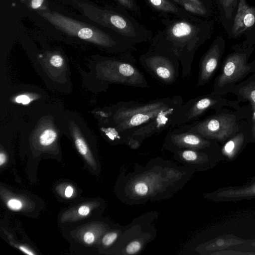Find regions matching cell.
<instances>
[{
	"instance_id": "36",
	"label": "cell",
	"mask_w": 255,
	"mask_h": 255,
	"mask_svg": "<svg viewBox=\"0 0 255 255\" xmlns=\"http://www.w3.org/2000/svg\"><path fill=\"white\" fill-rule=\"evenodd\" d=\"M188 0L191 1L200 6L206 7L204 3L200 0Z\"/></svg>"
},
{
	"instance_id": "29",
	"label": "cell",
	"mask_w": 255,
	"mask_h": 255,
	"mask_svg": "<svg viewBox=\"0 0 255 255\" xmlns=\"http://www.w3.org/2000/svg\"><path fill=\"white\" fill-rule=\"evenodd\" d=\"M91 208L87 205H83L81 206L78 209L77 212L80 216H87L90 212Z\"/></svg>"
},
{
	"instance_id": "32",
	"label": "cell",
	"mask_w": 255,
	"mask_h": 255,
	"mask_svg": "<svg viewBox=\"0 0 255 255\" xmlns=\"http://www.w3.org/2000/svg\"><path fill=\"white\" fill-rule=\"evenodd\" d=\"M73 193V188L69 186L66 187L65 191V195L67 198L71 197Z\"/></svg>"
},
{
	"instance_id": "40",
	"label": "cell",
	"mask_w": 255,
	"mask_h": 255,
	"mask_svg": "<svg viewBox=\"0 0 255 255\" xmlns=\"http://www.w3.org/2000/svg\"><path fill=\"white\" fill-rule=\"evenodd\" d=\"M201 1V0H200Z\"/></svg>"
},
{
	"instance_id": "38",
	"label": "cell",
	"mask_w": 255,
	"mask_h": 255,
	"mask_svg": "<svg viewBox=\"0 0 255 255\" xmlns=\"http://www.w3.org/2000/svg\"><path fill=\"white\" fill-rule=\"evenodd\" d=\"M253 132L254 136L255 137V124H254L253 128Z\"/></svg>"
},
{
	"instance_id": "8",
	"label": "cell",
	"mask_w": 255,
	"mask_h": 255,
	"mask_svg": "<svg viewBox=\"0 0 255 255\" xmlns=\"http://www.w3.org/2000/svg\"><path fill=\"white\" fill-rule=\"evenodd\" d=\"M180 126L185 129L207 139L221 141L233 133L237 125L233 118L227 115H218Z\"/></svg>"
},
{
	"instance_id": "14",
	"label": "cell",
	"mask_w": 255,
	"mask_h": 255,
	"mask_svg": "<svg viewBox=\"0 0 255 255\" xmlns=\"http://www.w3.org/2000/svg\"><path fill=\"white\" fill-rule=\"evenodd\" d=\"M244 54L235 53L226 60L218 80L220 86L237 81L250 70Z\"/></svg>"
},
{
	"instance_id": "7",
	"label": "cell",
	"mask_w": 255,
	"mask_h": 255,
	"mask_svg": "<svg viewBox=\"0 0 255 255\" xmlns=\"http://www.w3.org/2000/svg\"><path fill=\"white\" fill-rule=\"evenodd\" d=\"M141 219H135L133 222L125 227L122 237L121 254L125 255H137L141 253L146 246L154 240L155 231L150 225L152 221Z\"/></svg>"
},
{
	"instance_id": "30",
	"label": "cell",
	"mask_w": 255,
	"mask_h": 255,
	"mask_svg": "<svg viewBox=\"0 0 255 255\" xmlns=\"http://www.w3.org/2000/svg\"><path fill=\"white\" fill-rule=\"evenodd\" d=\"M30 101V99L27 96L24 95L18 96L15 99V101L17 103L24 105L28 104Z\"/></svg>"
},
{
	"instance_id": "37",
	"label": "cell",
	"mask_w": 255,
	"mask_h": 255,
	"mask_svg": "<svg viewBox=\"0 0 255 255\" xmlns=\"http://www.w3.org/2000/svg\"><path fill=\"white\" fill-rule=\"evenodd\" d=\"M246 244H248L250 246L255 248V239L247 240Z\"/></svg>"
},
{
	"instance_id": "35",
	"label": "cell",
	"mask_w": 255,
	"mask_h": 255,
	"mask_svg": "<svg viewBox=\"0 0 255 255\" xmlns=\"http://www.w3.org/2000/svg\"><path fill=\"white\" fill-rule=\"evenodd\" d=\"M249 97L251 101L255 104V89H253L249 92Z\"/></svg>"
},
{
	"instance_id": "13",
	"label": "cell",
	"mask_w": 255,
	"mask_h": 255,
	"mask_svg": "<svg viewBox=\"0 0 255 255\" xmlns=\"http://www.w3.org/2000/svg\"><path fill=\"white\" fill-rule=\"evenodd\" d=\"M204 197L214 202H235L255 199V177L243 185L220 188L204 194Z\"/></svg>"
},
{
	"instance_id": "3",
	"label": "cell",
	"mask_w": 255,
	"mask_h": 255,
	"mask_svg": "<svg viewBox=\"0 0 255 255\" xmlns=\"http://www.w3.org/2000/svg\"><path fill=\"white\" fill-rule=\"evenodd\" d=\"M163 29L157 34L170 46L179 60L182 77L191 74L196 51L208 38L209 25L197 19L166 18L161 20Z\"/></svg>"
},
{
	"instance_id": "20",
	"label": "cell",
	"mask_w": 255,
	"mask_h": 255,
	"mask_svg": "<svg viewBox=\"0 0 255 255\" xmlns=\"http://www.w3.org/2000/svg\"><path fill=\"white\" fill-rule=\"evenodd\" d=\"M171 0L190 14L205 15L207 13L206 7L200 6L188 0Z\"/></svg>"
},
{
	"instance_id": "27",
	"label": "cell",
	"mask_w": 255,
	"mask_h": 255,
	"mask_svg": "<svg viewBox=\"0 0 255 255\" xmlns=\"http://www.w3.org/2000/svg\"><path fill=\"white\" fill-rule=\"evenodd\" d=\"M50 64L54 67H59L63 64V59L60 55H54L50 59Z\"/></svg>"
},
{
	"instance_id": "11",
	"label": "cell",
	"mask_w": 255,
	"mask_h": 255,
	"mask_svg": "<svg viewBox=\"0 0 255 255\" xmlns=\"http://www.w3.org/2000/svg\"><path fill=\"white\" fill-rule=\"evenodd\" d=\"M181 107L182 106L165 113L146 127L135 132L127 145L132 149H136L147 138L160 133L167 128H173L174 120L180 113Z\"/></svg>"
},
{
	"instance_id": "6",
	"label": "cell",
	"mask_w": 255,
	"mask_h": 255,
	"mask_svg": "<svg viewBox=\"0 0 255 255\" xmlns=\"http://www.w3.org/2000/svg\"><path fill=\"white\" fill-rule=\"evenodd\" d=\"M139 61L149 74L164 85L173 84L179 78V60L157 33L151 39L147 50L140 56Z\"/></svg>"
},
{
	"instance_id": "10",
	"label": "cell",
	"mask_w": 255,
	"mask_h": 255,
	"mask_svg": "<svg viewBox=\"0 0 255 255\" xmlns=\"http://www.w3.org/2000/svg\"><path fill=\"white\" fill-rule=\"evenodd\" d=\"M173 158L184 166L196 171H204L214 167L222 159L213 150L182 149L173 153Z\"/></svg>"
},
{
	"instance_id": "28",
	"label": "cell",
	"mask_w": 255,
	"mask_h": 255,
	"mask_svg": "<svg viewBox=\"0 0 255 255\" xmlns=\"http://www.w3.org/2000/svg\"><path fill=\"white\" fill-rule=\"evenodd\" d=\"M84 242L88 245L93 244L95 240V236L91 232H86L83 236Z\"/></svg>"
},
{
	"instance_id": "12",
	"label": "cell",
	"mask_w": 255,
	"mask_h": 255,
	"mask_svg": "<svg viewBox=\"0 0 255 255\" xmlns=\"http://www.w3.org/2000/svg\"><path fill=\"white\" fill-rule=\"evenodd\" d=\"M217 102L214 97L205 96L196 97L183 103L173 127L195 121L207 110L214 106Z\"/></svg>"
},
{
	"instance_id": "23",
	"label": "cell",
	"mask_w": 255,
	"mask_h": 255,
	"mask_svg": "<svg viewBox=\"0 0 255 255\" xmlns=\"http://www.w3.org/2000/svg\"><path fill=\"white\" fill-rule=\"evenodd\" d=\"M75 145L79 153L87 160L91 165L95 164V161L89 151L85 142L80 138H77L75 141Z\"/></svg>"
},
{
	"instance_id": "5",
	"label": "cell",
	"mask_w": 255,
	"mask_h": 255,
	"mask_svg": "<svg viewBox=\"0 0 255 255\" xmlns=\"http://www.w3.org/2000/svg\"><path fill=\"white\" fill-rule=\"evenodd\" d=\"M41 15L57 28L80 39L97 44L110 51L123 55L136 49L116 35L57 12H43Z\"/></svg>"
},
{
	"instance_id": "19",
	"label": "cell",
	"mask_w": 255,
	"mask_h": 255,
	"mask_svg": "<svg viewBox=\"0 0 255 255\" xmlns=\"http://www.w3.org/2000/svg\"><path fill=\"white\" fill-rule=\"evenodd\" d=\"M244 141V135L240 134L227 141L221 149L223 159L229 161L235 159L242 148Z\"/></svg>"
},
{
	"instance_id": "26",
	"label": "cell",
	"mask_w": 255,
	"mask_h": 255,
	"mask_svg": "<svg viewBox=\"0 0 255 255\" xmlns=\"http://www.w3.org/2000/svg\"><path fill=\"white\" fill-rule=\"evenodd\" d=\"M7 206L8 208L13 211H18L22 207L21 202L16 199H11L7 202Z\"/></svg>"
},
{
	"instance_id": "9",
	"label": "cell",
	"mask_w": 255,
	"mask_h": 255,
	"mask_svg": "<svg viewBox=\"0 0 255 255\" xmlns=\"http://www.w3.org/2000/svg\"><path fill=\"white\" fill-rule=\"evenodd\" d=\"M211 140L178 126L167 133L162 148L172 153L184 149L213 150V142Z\"/></svg>"
},
{
	"instance_id": "24",
	"label": "cell",
	"mask_w": 255,
	"mask_h": 255,
	"mask_svg": "<svg viewBox=\"0 0 255 255\" xmlns=\"http://www.w3.org/2000/svg\"><path fill=\"white\" fill-rule=\"evenodd\" d=\"M56 136L54 130L51 129H45L39 136L40 143L43 146H48L55 141Z\"/></svg>"
},
{
	"instance_id": "2",
	"label": "cell",
	"mask_w": 255,
	"mask_h": 255,
	"mask_svg": "<svg viewBox=\"0 0 255 255\" xmlns=\"http://www.w3.org/2000/svg\"><path fill=\"white\" fill-rule=\"evenodd\" d=\"M196 171L177 166L162 177L151 182L148 167L137 165L133 173L124 175V202L142 204L147 201L169 198L181 189Z\"/></svg>"
},
{
	"instance_id": "4",
	"label": "cell",
	"mask_w": 255,
	"mask_h": 255,
	"mask_svg": "<svg viewBox=\"0 0 255 255\" xmlns=\"http://www.w3.org/2000/svg\"><path fill=\"white\" fill-rule=\"evenodd\" d=\"M78 4L87 16L131 45L150 41L153 37L149 30L121 7H97Z\"/></svg>"
},
{
	"instance_id": "25",
	"label": "cell",
	"mask_w": 255,
	"mask_h": 255,
	"mask_svg": "<svg viewBox=\"0 0 255 255\" xmlns=\"http://www.w3.org/2000/svg\"><path fill=\"white\" fill-rule=\"evenodd\" d=\"M238 0H220L227 17L230 18L236 7Z\"/></svg>"
},
{
	"instance_id": "21",
	"label": "cell",
	"mask_w": 255,
	"mask_h": 255,
	"mask_svg": "<svg viewBox=\"0 0 255 255\" xmlns=\"http://www.w3.org/2000/svg\"><path fill=\"white\" fill-rule=\"evenodd\" d=\"M120 7L131 12L137 16H140L141 10L136 0H114Z\"/></svg>"
},
{
	"instance_id": "1",
	"label": "cell",
	"mask_w": 255,
	"mask_h": 255,
	"mask_svg": "<svg viewBox=\"0 0 255 255\" xmlns=\"http://www.w3.org/2000/svg\"><path fill=\"white\" fill-rule=\"evenodd\" d=\"M183 103L180 95L144 103L134 101L118 103L104 114V117L108 120L106 135L116 144L128 145L135 132L165 113L181 107Z\"/></svg>"
},
{
	"instance_id": "31",
	"label": "cell",
	"mask_w": 255,
	"mask_h": 255,
	"mask_svg": "<svg viewBox=\"0 0 255 255\" xmlns=\"http://www.w3.org/2000/svg\"><path fill=\"white\" fill-rule=\"evenodd\" d=\"M44 0H31L30 6L32 9H37L40 8L44 2Z\"/></svg>"
},
{
	"instance_id": "16",
	"label": "cell",
	"mask_w": 255,
	"mask_h": 255,
	"mask_svg": "<svg viewBox=\"0 0 255 255\" xmlns=\"http://www.w3.org/2000/svg\"><path fill=\"white\" fill-rule=\"evenodd\" d=\"M246 241L234 235H223L199 245L196 250L200 254L214 255L228 248L246 243Z\"/></svg>"
},
{
	"instance_id": "17",
	"label": "cell",
	"mask_w": 255,
	"mask_h": 255,
	"mask_svg": "<svg viewBox=\"0 0 255 255\" xmlns=\"http://www.w3.org/2000/svg\"><path fill=\"white\" fill-rule=\"evenodd\" d=\"M255 23V8L250 6L246 0H239L234 18L232 33L237 36L252 27Z\"/></svg>"
},
{
	"instance_id": "34",
	"label": "cell",
	"mask_w": 255,
	"mask_h": 255,
	"mask_svg": "<svg viewBox=\"0 0 255 255\" xmlns=\"http://www.w3.org/2000/svg\"><path fill=\"white\" fill-rule=\"evenodd\" d=\"M6 160V156L5 155L2 153L0 152V165L1 166L2 165H3Z\"/></svg>"
},
{
	"instance_id": "18",
	"label": "cell",
	"mask_w": 255,
	"mask_h": 255,
	"mask_svg": "<svg viewBox=\"0 0 255 255\" xmlns=\"http://www.w3.org/2000/svg\"><path fill=\"white\" fill-rule=\"evenodd\" d=\"M153 9L161 13L172 14L178 18L197 19L171 0H145Z\"/></svg>"
},
{
	"instance_id": "39",
	"label": "cell",
	"mask_w": 255,
	"mask_h": 255,
	"mask_svg": "<svg viewBox=\"0 0 255 255\" xmlns=\"http://www.w3.org/2000/svg\"><path fill=\"white\" fill-rule=\"evenodd\" d=\"M254 115H255V114H254Z\"/></svg>"
},
{
	"instance_id": "22",
	"label": "cell",
	"mask_w": 255,
	"mask_h": 255,
	"mask_svg": "<svg viewBox=\"0 0 255 255\" xmlns=\"http://www.w3.org/2000/svg\"><path fill=\"white\" fill-rule=\"evenodd\" d=\"M124 229L125 227H121L107 233L102 240L103 245L107 247L113 245L118 241V239H119L124 232Z\"/></svg>"
},
{
	"instance_id": "15",
	"label": "cell",
	"mask_w": 255,
	"mask_h": 255,
	"mask_svg": "<svg viewBox=\"0 0 255 255\" xmlns=\"http://www.w3.org/2000/svg\"><path fill=\"white\" fill-rule=\"evenodd\" d=\"M220 56L219 46L214 42L200 62L197 86H203L210 80L218 66Z\"/></svg>"
},
{
	"instance_id": "33",
	"label": "cell",
	"mask_w": 255,
	"mask_h": 255,
	"mask_svg": "<svg viewBox=\"0 0 255 255\" xmlns=\"http://www.w3.org/2000/svg\"><path fill=\"white\" fill-rule=\"evenodd\" d=\"M19 249L22 251L23 253L29 255H35L31 250L26 248L25 247L20 246L18 247Z\"/></svg>"
}]
</instances>
